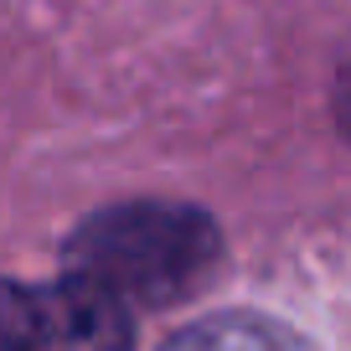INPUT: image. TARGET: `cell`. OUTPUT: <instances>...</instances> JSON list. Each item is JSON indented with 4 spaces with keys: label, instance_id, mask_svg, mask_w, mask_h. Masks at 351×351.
Masks as SVG:
<instances>
[{
    "label": "cell",
    "instance_id": "1",
    "mask_svg": "<svg viewBox=\"0 0 351 351\" xmlns=\"http://www.w3.org/2000/svg\"><path fill=\"white\" fill-rule=\"evenodd\" d=\"M67 274L119 305H176L212 279L222 258L217 222L181 202L104 207L67 238Z\"/></svg>",
    "mask_w": 351,
    "mask_h": 351
},
{
    "label": "cell",
    "instance_id": "2",
    "mask_svg": "<svg viewBox=\"0 0 351 351\" xmlns=\"http://www.w3.org/2000/svg\"><path fill=\"white\" fill-rule=\"evenodd\" d=\"M5 351H130V315L114 295L62 274L5 289Z\"/></svg>",
    "mask_w": 351,
    "mask_h": 351
},
{
    "label": "cell",
    "instance_id": "3",
    "mask_svg": "<svg viewBox=\"0 0 351 351\" xmlns=\"http://www.w3.org/2000/svg\"><path fill=\"white\" fill-rule=\"evenodd\" d=\"M165 351H310L305 336H295L289 326H279L274 315L258 310H222L197 326L176 330L165 341Z\"/></svg>",
    "mask_w": 351,
    "mask_h": 351
},
{
    "label": "cell",
    "instance_id": "4",
    "mask_svg": "<svg viewBox=\"0 0 351 351\" xmlns=\"http://www.w3.org/2000/svg\"><path fill=\"white\" fill-rule=\"evenodd\" d=\"M330 109H336L341 134L351 140V47H346V57H341V67H336V83H330Z\"/></svg>",
    "mask_w": 351,
    "mask_h": 351
}]
</instances>
